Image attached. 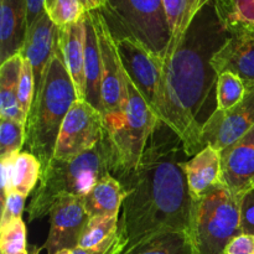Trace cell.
Listing matches in <instances>:
<instances>
[{
  "instance_id": "obj_1",
  "label": "cell",
  "mask_w": 254,
  "mask_h": 254,
  "mask_svg": "<svg viewBox=\"0 0 254 254\" xmlns=\"http://www.w3.org/2000/svg\"><path fill=\"white\" fill-rule=\"evenodd\" d=\"M181 154L185 150L180 136L159 121L138 166L116 178L127 192L119 218L126 250L164 231L189 232L192 197Z\"/></svg>"
},
{
  "instance_id": "obj_2",
  "label": "cell",
  "mask_w": 254,
  "mask_h": 254,
  "mask_svg": "<svg viewBox=\"0 0 254 254\" xmlns=\"http://www.w3.org/2000/svg\"><path fill=\"white\" fill-rule=\"evenodd\" d=\"M230 36L216 0H208L195 15L179 47L164 67L165 124L180 136L189 158L203 149L201 117L218 78L211 61Z\"/></svg>"
},
{
  "instance_id": "obj_3",
  "label": "cell",
  "mask_w": 254,
  "mask_h": 254,
  "mask_svg": "<svg viewBox=\"0 0 254 254\" xmlns=\"http://www.w3.org/2000/svg\"><path fill=\"white\" fill-rule=\"evenodd\" d=\"M77 99L76 88L64 66L57 41L44 83L35 94L26 123L25 146L39 159L42 169L54 158L60 129Z\"/></svg>"
},
{
  "instance_id": "obj_4",
  "label": "cell",
  "mask_w": 254,
  "mask_h": 254,
  "mask_svg": "<svg viewBox=\"0 0 254 254\" xmlns=\"http://www.w3.org/2000/svg\"><path fill=\"white\" fill-rule=\"evenodd\" d=\"M112 174V156L107 139L71 160L52 158L42 169L39 188L30 202V221L50 215L61 198H83L104 176Z\"/></svg>"
},
{
  "instance_id": "obj_5",
  "label": "cell",
  "mask_w": 254,
  "mask_h": 254,
  "mask_svg": "<svg viewBox=\"0 0 254 254\" xmlns=\"http://www.w3.org/2000/svg\"><path fill=\"white\" fill-rule=\"evenodd\" d=\"M98 11L114 41L130 40L165 64L171 31L163 0H107Z\"/></svg>"
},
{
  "instance_id": "obj_6",
  "label": "cell",
  "mask_w": 254,
  "mask_h": 254,
  "mask_svg": "<svg viewBox=\"0 0 254 254\" xmlns=\"http://www.w3.org/2000/svg\"><path fill=\"white\" fill-rule=\"evenodd\" d=\"M241 233V197L223 184L192 200L189 236L195 254H225Z\"/></svg>"
},
{
  "instance_id": "obj_7",
  "label": "cell",
  "mask_w": 254,
  "mask_h": 254,
  "mask_svg": "<svg viewBox=\"0 0 254 254\" xmlns=\"http://www.w3.org/2000/svg\"><path fill=\"white\" fill-rule=\"evenodd\" d=\"M126 122L118 133L107 138L112 156V175L128 174L138 166L149 138L160 119L151 112L126 72Z\"/></svg>"
},
{
  "instance_id": "obj_8",
  "label": "cell",
  "mask_w": 254,
  "mask_h": 254,
  "mask_svg": "<svg viewBox=\"0 0 254 254\" xmlns=\"http://www.w3.org/2000/svg\"><path fill=\"white\" fill-rule=\"evenodd\" d=\"M96 26L102 56V116L107 138L116 135L126 122V71L117 44L98 10L89 11Z\"/></svg>"
},
{
  "instance_id": "obj_9",
  "label": "cell",
  "mask_w": 254,
  "mask_h": 254,
  "mask_svg": "<svg viewBox=\"0 0 254 254\" xmlns=\"http://www.w3.org/2000/svg\"><path fill=\"white\" fill-rule=\"evenodd\" d=\"M116 44L124 71L151 112L165 123L166 107L163 61L130 40H123Z\"/></svg>"
},
{
  "instance_id": "obj_10",
  "label": "cell",
  "mask_w": 254,
  "mask_h": 254,
  "mask_svg": "<svg viewBox=\"0 0 254 254\" xmlns=\"http://www.w3.org/2000/svg\"><path fill=\"white\" fill-rule=\"evenodd\" d=\"M106 138L103 116L86 99H77L67 113L55 146L54 158L71 160Z\"/></svg>"
},
{
  "instance_id": "obj_11",
  "label": "cell",
  "mask_w": 254,
  "mask_h": 254,
  "mask_svg": "<svg viewBox=\"0 0 254 254\" xmlns=\"http://www.w3.org/2000/svg\"><path fill=\"white\" fill-rule=\"evenodd\" d=\"M254 127V87L247 89L241 103L228 111L215 109L201 130L202 148L211 145L223 150L242 138Z\"/></svg>"
},
{
  "instance_id": "obj_12",
  "label": "cell",
  "mask_w": 254,
  "mask_h": 254,
  "mask_svg": "<svg viewBox=\"0 0 254 254\" xmlns=\"http://www.w3.org/2000/svg\"><path fill=\"white\" fill-rule=\"evenodd\" d=\"M88 220L89 215L81 197L61 198L50 212V232L40 251H45L46 254L73 251L78 247Z\"/></svg>"
},
{
  "instance_id": "obj_13",
  "label": "cell",
  "mask_w": 254,
  "mask_h": 254,
  "mask_svg": "<svg viewBox=\"0 0 254 254\" xmlns=\"http://www.w3.org/2000/svg\"><path fill=\"white\" fill-rule=\"evenodd\" d=\"M221 180L233 195L240 197L254 186V127L221 150Z\"/></svg>"
},
{
  "instance_id": "obj_14",
  "label": "cell",
  "mask_w": 254,
  "mask_h": 254,
  "mask_svg": "<svg viewBox=\"0 0 254 254\" xmlns=\"http://www.w3.org/2000/svg\"><path fill=\"white\" fill-rule=\"evenodd\" d=\"M57 35L59 27L49 19L45 11L27 30L21 55L24 59L29 60L32 66L36 87L35 94L40 91L44 83L47 67L56 50Z\"/></svg>"
},
{
  "instance_id": "obj_15",
  "label": "cell",
  "mask_w": 254,
  "mask_h": 254,
  "mask_svg": "<svg viewBox=\"0 0 254 254\" xmlns=\"http://www.w3.org/2000/svg\"><path fill=\"white\" fill-rule=\"evenodd\" d=\"M217 74L231 72L242 79L246 88L254 87V40L242 34H231L211 61Z\"/></svg>"
},
{
  "instance_id": "obj_16",
  "label": "cell",
  "mask_w": 254,
  "mask_h": 254,
  "mask_svg": "<svg viewBox=\"0 0 254 254\" xmlns=\"http://www.w3.org/2000/svg\"><path fill=\"white\" fill-rule=\"evenodd\" d=\"M26 0H0V60L21 54L27 35Z\"/></svg>"
},
{
  "instance_id": "obj_17",
  "label": "cell",
  "mask_w": 254,
  "mask_h": 254,
  "mask_svg": "<svg viewBox=\"0 0 254 254\" xmlns=\"http://www.w3.org/2000/svg\"><path fill=\"white\" fill-rule=\"evenodd\" d=\"M86 17V15H84ZM84 17L69 26L59 29L57 41L67 72L71 76L78 99H86V74H84Z\"/></svg>"
},
{
  "instance_id": "obj_18",
  "label": "cell",
  "mask_w": 254,
  "mask_h": 254,
  "mask_svg": "<svg viewBox=\"0 0 254 254\" xmlns=\"http://www.w3.org/2000/svg\"><path fill=\"white\" fill-rule=\"evenodd\" d=\"M186 183L192 200L201 197L217 185L221 180V151L213 146L207 145L191 156L189 160L183 161Z\"/></svg>"
},
{
  "instance_id": "obj_19",
  "label": "cell",
  "mask_w": 254,
  "mask_h": 254,
  "mask_svg": "<svg viewBox=\"0 0 254 254\" xmlns=\"http://www.w3.org/2000/svg\"><path fill=\"white\" fill-rule=\"evenodd\" d=\"M86 41H84V74L86 101L102 111V56L98 36L91 12H86Z\"/></svg>"
},
{
  "instance_id": "obj_20",
  "label": "cell",
  "mask_w": 254,
  "mask_h": 254,
  "mask_svg": "<svg viewBox=\"0 0 254 254\" xmlns=\"http://www.w3.org/2000/svg\"><path fill=\"white\" fill-rule=\"evenodd\" d=\"M126 196V189L121 181L109 174L102 178L82 201L89 217L119 216Z\"/></svg>"
},
{
  "instance_id": "obj_21",
  "label": "cell",
  "mask_w": 254,
  "mask_h": 254,
  "mask_svg": "<svg viewBox=\"0 0 254 254\" xmlns=\"http://www.w3.org/2000/svg\"><path fill=\"white\" fill-rule=\"evenodd\" d=\"M24 56L17 54L4 61L0 67V118L26 124L27 118L20 109L17 99L20 71Z\"/></svg>"
},
{
  "instance_id": "obj_22",
  "label": "cell",
  "mask_w": 254,
  "mask_h": 254,
  "mask_svg": "<svg viewBox=\"0 0 254 254\" xmlns=\"http://www.w3.org/2000/svg\"><path fill=\"white\" fill-rule=\"evenodd\" d=\"M121 254H195L188 231L155 233Z\"/></svg>"
},
{
  "instance_id": "obj_23",
  "label": "cell",
  "mask_w": 254,
  "mask_h": 254,
  "mask_svg": "<svg viewBox=\"0 0 254 254\" xmlns=\"http://www.w3.org/2000/svg\"><path fill=\"white\" fill-rule=\"evenodd\" d=\"M163 1L171 31L170 46H169L168 56L164 64L165 67L180 45L195 15L208 0H163Z\"/></svg>"
},
{
  "instance_id": "obj_24",
  "label": "cell",
  "mask_w": 254,
  "mask_h": 254,
  "mask_svg": "<svg viewBox=\"0 0 254 254\" xmlns=\"http://www.w3.org/2000/svg\"><path fill=\"white\" fill-rule=\"evenodd\" d=\"M41 174L42 165L39 159L29 151H20L12 168L11 190L27 197L41 179Z\"/></svg>"
},
{
  "instance_id": "obj_25",
  "label": "cell",
  "mask_w": 254,
  "mask_h": 254,
  "mask_svg": "<svg viewBox=\"0 0 254 254\" xmlns=\"http://www.w3.org/2000/svg\"><path fill=\"white\" fill-rule=\"evenodd\" d=\"M216 5L230 34L254 25V0H216Z\"/></svg>"
},
{
  "instance_id": "obj_26",
  "label": "cell",
  "mask_w": 254,
  "mask_h": 254,
  "mask_svg": "<svg viewBox=\"0 0 254 254\" xmlns=\"http://www.w3.org/2000/svg\"><path fill=\"white\" fill-rule=\"evenodd\" d=\"M247 88L242 79L231 72L218 74L216 83V108L228 111L243 101Z\"/></svg>"
},
{
  "instance_id": "obj_27",
  "label": "cell",
  "mask_w": 254,
  "mask_h": 254,
  "mask_svg": "<svg viewBox=\"0 0 254 254\" xmlns=\"http://www.w3.org/2000/svg\"><path fill=\"white\" fill-rule=\"evenodd\" d=\"M119 228V216H94L89 217L79 240V248H89L101 245L117 235Z\"/></svg>"
},
{
  "instance_id": "obj_28",
  "label": "cell",
  "mask_w": 254,
  "mask_h": 254,
  "mask_svg": "<svg viewBox=\"0 0 254 254\" xmlns=\"http://www.w3.org/2000/svg\"><path fill=\"white\" fill-rule=\"evenodd\" d=\"M44 11L59 29L76 24L87 12L81 0H44Z\"/></svg>"
},
{
  "instance_id": "obj_29",
  "label": "cell",
  "mask_w": 254,
  "mask_h": 254,
  "mask_svg": "<svg viewBox=\"0 0 254 254\" xmlns=\"http://www.w3.org/2000/svg\"><path fill=\"white\" fill-rule=\"evenodd\" d=\"M26 141V124L0 118V158L20 153Z\"/></svg>"
},
{
  "instance_id": "obj_30",
  "label": "cell",
  "mask_w": 254,
  "mask_h": 254,
  "mask_svg": "<svg viewBox=\"0 0 254 254\" xmlns=\"http://www.w3.org/2000/svg\"><path fill=\"white\" fill-rule=\"evenodd\" d=\"M22 252H26V226L22 218L0 226V253L21 254Z\"/></svg>"
},
{
  "instance_id": "obj_31",
  "label": "cell",
  "mask_w": 254,
  "mask_h": 254,
  "mask_svg": "<svg viewBox=\"0 0 254 254\" xmlns=\"http://www.w3.org/2000/svg\"><path fill=\"white\" fill-rule=\"evenodd\" d=\"M35 91H36V87H35V77L32 66L29 60L24 59L21 71H20L19 86H17V99H19L20 109H21L26 118L29 117L32 103H34Z\"/></svg>"
},
{
  "instance_id": "obj_32",
  "label": "cell",
  "mask_w": 254,
  "mask_h": 254,
  "mask_svg": "<svg viewBox=\"0 0 254 254\" xmlns=\"http://www.w3.org/2000/svg\"><path fill=\"white\" fill-rule=\"evenodd\" d=\"M25 200H26V196L15 192V191H11L6 196V198L1 202L2 210L0 226L15 220H21L22 212H24L25 208Z\"/></svg>"
},
{
  "instance_id": "obj_33",
  "label": "cell",
  "mask_w": 254,
  "mask_h": 254,
  "mask_svg": "<svg viewBox=\"0 0 254 254\" xmlns=\"http://www.w3.org/2000/svg\"><path fill=\"white\" fill-rule=\"evenodd\" d=\"M241 227L243 233L254 236V186L241 197Z\"/></svg>"
},
{
  "instance_id": "obj_34",
  "label": "cell",
  "mask_w": 254,
  "mask_h": 254,
  "mask_svg": "<svg viewBox=\"0 0 254 254\" xmlns=\"http://www.w3.org/2000/svg\"><path fill=\"white\" fill-rule=\"evenodd\" d=\"M17 154H9L0 158V170H1V202L6 198V196L11 192V183H12V168H14V161L16 159Z\"/></svg>"
},
{
  "instance_id": "obj_35",
  "label": "cell",
  "mask_w": 254,
  "mask_h": 254,
  "mask_svg": "<svg viewBox=\"0 0 254 254\" xmlns=\"http://www.w3.org/2000/svg\"><path fill=\"white\" fill-rule=\"evenodd\" d=\"M225 254H254V236L241 233L226 247Z\"/></svg>"
},
{
  "instance_id": "obj_36",
  "label": "cell",
  "mask_w": 254,
  "mask_h": 254,
  "mask_svg": "<svg viewBox=\"0 0 254 254\" xmlns=\"http://www.w3.org/2000/svg\"><path fill=\"white\" fill-rule=\"evenodd\" d=\"M118 237H119V231L117 232L116 236L111 237L109 240L104 241V242L101 243V245L93 246V247H89V248L77 247L72 251V254H107L109 252V250L113 247L114 243L117 242Z\"/></svg>"
},
{
  "instance_id": "obj_37",
  "label": "cell",
  "mask_w": 254,
  "mask_h": 254,
  "mask_svg": "<svg viewBox=\"0 0 254 254\" xmlns=\"http://www.w3.org/2000/svg\"><path fill=\"white\" fill-rule=\"evenodd\" d=\"M27 2V27H31L37 17L44 12V0H26Z\"/></svg>"
},
{
  "instance_id": "obj_38",
  "label": "cell",
  "mask_w": 254,
  "mask_h": 254,
  "mask_svg": "<svg viewBox=\"0 0 254 254\" xmlns=\"http://www.w3.org/2000/svg\"><path fill=\"white\" fill-rule=\"evenodd\" d=\"M86 11H96L101 10L106 5L107 0H81Z\"/></svg>"
},
{
  "instance_id": "obj_39",
  "label": "cell",
  "mask_w": 254,
  "mask_h": 254,
  "mask_svg": "<svg viewBox=\"0 0 254 254\" xmlns=\"http://www.w3.org/2000/svg\"><path fill=\"white\" fill-rule=\"evenodd\" d=\"M119 231V228H118ZM126 246H127V242H126V238H124L123 233L119 231V237L118 240H117V242L114 243L113 247L109 250V252L107 254H121L122 252H123L124 250H126Z\"/></svg>"
},
{
  "instance_id": "obj_40",
  "label": "cell",
  "mask_w": 254,
  "mask_h": 254,
  "mask_svg": "<svg viewBox=\"0 0 254 254\" xmlns=\"http://www.w3.org/2000/svg\"><path fill=\"white\" fill-rule=\"evenodd\" d=\"M235 34H242V35H246V36L251 37V39L254 40V25L250 27H246V29L241 30V31L238 32H235Z\"/></svg>"
},
{
  "instance_id": "obj_41",
  "label": "cell",
  "mask_w": 254,
  "mask_h": 254,
  "mask_svg": "<svg viewBox=\"0 0 254 254\" xmlns=\"http://www.w3.org/2000/svg\"><path fill=\"white\" fill-rule=\"evenodd\" d=\"M56 254H72V251L71 250H64V251H60V252H57Z\"/></svg>"
},
{
  "instance_id": "obj_42",
  "label": "cell",
  "mask_w": 254,
  "mask_h": 254,
  "mask_svg": "<svg viewBox=\"0 0 254 254\" xmlns=\"http://www.w3.org/2000/svg\"><path fill=\"white\" fill-rule=\"evenodd\" d=\"M21 254H29V253H27V251H26V252H22Z\"/></svg>"
}]
</instances>
